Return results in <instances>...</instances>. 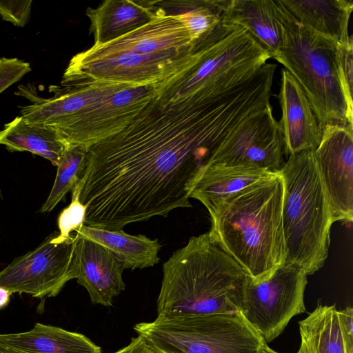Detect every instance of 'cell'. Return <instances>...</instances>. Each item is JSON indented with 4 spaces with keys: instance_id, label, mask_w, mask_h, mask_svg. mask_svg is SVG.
I'll return each mask as SVG.
<instances>
[{
    "instance_id": "836d02e7",
    "label": "cell",
    "mask_w": 353,
    "mask_h": 353,
    "mask_svg": "<svg viewBox=\"0 0 353 353\" xmlns=\"http://www.w3.org/2000/svg\"><path fill=\"white\" fill-rule=\"evenodd\" d=\"M260 353H279L271 349L268 344H265L261 349ZM298 353V352H296Z\"/></svg>"
},
{
    "instance_id": "4316f807",
    "label": "cell",
    "mask_w": 353,
    "mask_h": 353,
    "mask_svg": "<svg viewBox=\"0 0 353 353\" xmlns=\"http://www.w3.org/2000/svg\"><path fill=\"white\" fill-rule=\"evenodd\" d=\"M88 149L80 145L66 144L57 165L52 188L40 213L51 212L79 183L85 168Z\"/></svg>"
},
{
    "instance_id": "d6986e66",
    "label": "cell",
    "mask_w": 353,
    "mask_h": 353,
    "mask_svg": "<svg viewBox=\"0 0 353 353\" xmlns=\"http://www.w3.org/2000/svg\"><path fill=\"white\" fill-rule=\"evenodd\" d=\"M221 22L245 29L271 58L280 52L283 29L276 0H222Z\"/></svg>"
},
{
    "instance_id": "e575fe53",
    "label": "cell",
    "mask_w": 353,
    "mask_h": 353,
    "mask_svg": "<svg viewBox=\"0 0 353 353\" xmlns=\"http://www.w3.org/2000/svg\"><path fill=\"white\" fill-rule=\"evenodd\" d=\"M0 197H1V198H2V194H1V188H0Z\"/></svg>"
},
{
    "instance_id": "ba28073f",
    "label": "cell",
    "mask_w": 353,
    "mask_h": 353,
    "mask_svg": "<svg viewBox=\"0 0 353 353\" xmlns=\"http://www.w3.org/2000/svg\"><path fill=\"white\" fill-rule=\"evenodd\" d=\"M195 49L153 54L122 52L96 54L84 50L70 59L60 85L93 82L131 86L155 85L185 66L192 59Z\"/></svg>"
},
{
    "instance_id": "1f68e13d",
    "label": "cell",
    "mask_w": 353,
    "mask_h": 353,
    "mask_svg": "<svg viewBox=\"0 0 353 353\" xmlns=\"http://www.w3.org/2000/svg\"><path fill=\"white\" fill-rule=\"evenodd\" d=\"M114 353H161L147 342L143 337L138 336L132 338L130 343Z\"/></svg>"
},
{
    "instance_id": "7a4b0ae2",
    "label": "cell",
    "mask_w": 353,
    "mask_h": 353,
    "mask_svg": "<svg viewBox=\"0 0 353 353\" xmlns=\"http://www.w3.org/2000/svg\"><path fill=\"white\" fill-rule=\"evenodd\" d=\"M283 192L277 171L272 178L230 196L209 212L211 241L254 282L269 278L285 265Z\"/></svg>"
},
{
    "instance_id": "7c38bea8",
    "label": "cell",
    "mask_w": 353,
    "mask_h": 353,
    "mask_svg": "<svg viewBox=\"0 0 353 353\" xmlns=\"http://www.w3.org/2000/svg\"><path fill=\"white\" fill-rule=\"evenodd\" d=\"M286 154L280 123L271 104L242 122L218 148L210 163L279 170Z\"/></svg>"
},
{
    "instance_id": "ffe728a7",
    "label": "cell",
    "mask_w": 353,
    "mask_h": 353,
    "mask_svg": "<svg viewBox=\"0 0 353 353\" xmlns=\"http://www.w3.org/2000/svg\"><path fill=\"white\" fill-rule=\"evenodd\" d=\"M159 8L153 1L106 0L97 8H88L90 32L94 45L108 43L148 23Z\"/></svg>"
},
{
    "instance_id": "3957f363",
    "label": "cell",
    "mask_w": 353,
    "mask_h": 353,
    "mask_svg": "<svg viewBox=\"0 0 353 353\" xmlns=\"http://www.w3.org/2000/svg\"><path fill=\"white\" fill-rule=\"evenodd\" d=\"M247 276L208 232L192 236L163 265L158 315L237 312Z\"/></svg>"
},
{
    "instance_id": "603a6c76",
    "label": "cell",
    "mask_w": 353,
    "mask_h": 353,
    "mask_svg": "<svg viewBox=\"0 0 353 353\" xmlns=\"http://www.w3.org/2000/svg\"><path fill=\"white\" fill-rule=\"evenodd\" d=\"M303 26L336 43L346 42L351 35L348 26L353 2L347 0H280Z\"/></svg>"
},
{
    "instance_id": "2e32d148",
    "label": "cell",
    "mask_w": 353,
    "mask_h": 353,
    "mask_svg": "<svg viewBox=\"0 0 353 353\" xmlns=\"http://www.w3.org/2000/svg\"><path fill=\"white\" fill-rule=\"evenodd\" d=\"M158 8V14L148 23L108 43L94 44L86 50L96 54L118 52L153 54L194 50L198 41L192 39L182 21Z\"/></svg>"
},
{
    "instance_id": "4fadbf2b",
    "label": "cell",
    "mask_w": 353,
    "mask_h": 353,
    "mask_svg": "<svg viewBox=\"0 0 353 353\" xmlns=\"http://www.w3.org/2000/svg\"><path fill=\"white\" fill-rule=\"evenodd\" d=\"M334 221L353 220V129L327 125L314 151Z\"/></svg>"
},
{
    "instance_id": "7402d4cb",
    "label": "cell",
    "mask_w": 353,
    "mask_h": 353,
    "mask_svg": "<svg viewBox=\"0 0 353 353\" xmlns=\"http://www.w3.org/2000/svg\"><path fill=\"white\" fill-rule=\"evenodd\" d=\"M276 173L259 168L208 163L195 181L190 198L199 201L209 212L230 196Z\"/></svg>"
},
{
    "instance_id": "484cf974",
    "label": "cell",
    "mask_w": 353,
    "mask_h": 353,
    "mask_svg": "<svg viewBox=\"0 0 353 353\" xmlns=\"http://www.w3.org/2000/svg\"><path fill=\"white\" fill-rule=\"evenodd\" d=\"M154 4L165 14L177 17L196 41L207 37L221 21L222 0L154 1Z\"/></svg>"
},
{
    "instance_id": "5b68a950",
    "label": "cell",
    "mask_w": 353,
    "mask_h": 353,
    "mask_svg": "<svg viewBox=\"0 0 353 353\" xmlns=\"http://www.w3.org/2000/svg\"><path fill=\"white\" fill-rule=\"evenodd\" d=\"M243 28L221 23L197 42L192 60L155 84L166 99L219 96L251 78L270 59Z\"/></svg>"
},
{
    "instance_id": "6da1fadb",
    "label": "cell",
    "mask_w": 353,
    "mask_h": 353,
    "mask_svg": "<svg viewBox=\"0 0 353 353\" xmlns=\"http://www.w3.org/2000/svg\"><path fill=\"white\" fill-rule=\"evenodd\" d=\"M265 105L250 81L211 98L156 95L124 130L88 149L74 186L86 208L83 225L121 230L192 207L200 172L225 139Z\"/></svg>"
},
{
    "instance_id": "277c9868",
    "label": "cell",
    "mask_w": 353,
    "mask_h": 353,
    "mask_svg": "<svg viewBox=\"0 0 353 353\" xmlns=\"http://www.w3.org/2000/svg\"><path fill=\"white\" fill-rule=\"evenodd\" d=\"M278 172L284 186L285 265L296 266L311 275L325 263L334 223L314 151L290 155Z\"/></svg>"
},
{
    "instance_id": "d6a6232c",
    "label": "cell",
    "mask_w": 353,
    "mask_h": 353,
    "mask_svg": "<svg viewBox=\"0 0 353 353\" xmlns=\"http://www.w3.org/2000/svg\"><path fill=\"white\" fill-rule=\"evenodd\" d=\"M12 292L3 287H0V310L6 307L10 301Z\"/></svg>"
},
{
    "instance_id": "cb8c5ba5",
    "label": "cell",
    "mask_w": 353,
    "mask_h": 353,
    "mask_svg": "<svg viewBox=\"0 0 353 353\" xmlns=\"http://www.w3.org/2000/svg\"><path fill=\"white\" fill-rule=\"evenodd\" d=\"M110 250L123 264L125 269H143L159 261L161 244L157 239L145 235H132L121 230H110L83 225L75 231Z\"/></svg>"
},
{
    "instance_id": "52a82bcc",
    "label": "cell",
    "mask_w": 353,
    "mask_h": 353,
    "mask_svg": "<svg viewBox=\"0 0 353 353\" xmlns=\"http://www.w3.org/2000/svg\"><path fill=\"white\" fill-rule=\"evenodd\" d=\"M134 330L161 353H260L267 343L239 312L158 315Z\"/></svg>"
},
{
    "instance_id": "5bb4252c",
    "label": "cell",
    "mask_w": 353,
    "mask_h": 353,
    "mask_svg": "<svg viewBox=\"0 0 353 353\" xmlns=\"http://www.w3.org/2000/svg\"><path fill=\"white\" fill-rule=\"evenodd\" d=\"M131 86L125 84L93 82L81 85L61 86L52 85L49 92L52 96L44 98L39 95L32 83L19 85L14 94L23 97L30 104L20 106V116L27 122L50 128L57 121L79 110L101 101L119 90Z\"/></svg>"
},
{
    "instance_id": "8992f818",
    "label": "cell",
    "mask_w": 353,
    "mask_h": 353,
    "mask_svg": "<svg viewBox=\"0 0 353 353\" xmlns=\"http://www.w3.org/2000/svg\"><path fill=\"white\" fill-rule=\"evenodd\" d=\"M283 43L274 58L281 63L305 92L322 130L327 125L353 129V114L339 79L337 43L300 24L281 3Z\"/></svg>"
},
{
    "instance_id": "e0dca14e",
    "label": "cell",
    "mask_w": 353,
    "mask_h": 353,
    "mask_svg": "<svg viewBox=\"0 0 353 353\" xmlns=\"http://www.w3.org/2000/svg\"><path fill=\"white\" fill-rule=\"evenodd\" d=\"M279 99L282 111L281 126L286 154L314 151L323 130L303 89L285 68L282 70Z\"/></svg>"
},
{
    "instance_id": "8fae6325",
    "label": "cell",
    "mask_w": 353,
    "mask_h": 353,
    "mask_svg": "<svg viewBox=\"0 0 353 353\" xmlns=\"http://www.w3.org/2000/svg\"><path fill=\"white\" fill-rule=\"evenodd\" d=\"M53 233L35 249L15 258L0 271V287L12 293H26L39 298L57 296L74 279V239L60 244L50 242Z\"/></svg>"
},
{
    "instance_id": "f546056e",
    "label": "cell",
    "mask_w": 353,
    "mask_h": 353,
    "mask_svg": "<svg viewBox=\"0 0 353 353\" xmlns=\"http://www.w3.org/2000/svg\"><path fill=\"white\" fill-rule=\"evenodd\" d=\"M28 62L17 58H0V94L31 71Z\"/></svg>"
},
{
    "instance_id": "d4e9b609",
    "label": "cell",
    "mask_w": 353,
    "mask_h": 353,
    "mask_svg": "<svg viewBox=\"0 0 353 353\" xmlns=\"http://www.w3.org/2000/svg\"><path fill=\"white\" fill-rule=\"evenodd\" d=\"M0 145L10 152H30L57 166L66 143L54 130L28 123L19 116L0 130Z\"/></svg>"
},
{
    "instance_id": "4dcf8cb0",
    "label": "cell",
    "mask_w": 353,
    "mask_h": 353,
    "mask_svg": "<svg viewBox=\"0 0 353 353\" xmlns=\"http://www.w3.org/2000/svg\"><path fill=\"white\" fill-rule=\"evenodd\" d=\"M32 1H0V16L15 26L24 27L29 21Z\"/></svg>"
},
{
    "instance_id": "f1b7e54d",
    "label": "cell",
    "mask_w": 353,
    "mask_h": 353,
    "mask_svg": "<svg viewBox=\"0 0 353 353\" xmlns=\"http://www.w3.org/2000/svg\"><path fill=\"white\" fill-rule=\"evenodd\" d=\"M336 61L339 79L347 105L348 110L353 114V38L350 36L346 42L337 43Z\"/></svg>"
},
{
    "instance_id": "ac0fdd59",
    "label": "cell",
    "mask_w": 353,
    "mask_h": 353,
    "mask_svg": "<svg viewBox=\"0 0 353 353\" xmlns=\"http://www.w3.org/2000/svg\"><path fill=\"white\" fill-rule=\"evenodd\" d=\"M299 325L301 345L298 353H353L352 307L338 310L335 305L318 303Z\"/></svg>"
},
{
    "instance_id": "83f0119b",
    "label": "cell",
    "mask_w": 353,
    "mask_h": 353,
    "mask_svg": "<svg viewBox=\"0 0 353 353\" xmlns=\"http://www.w3.org/2000/svg\"><path fill=\"white\" fill-rule=\"evenodd\" d=\"M70 205L64 208L58 216L57 224L59 231L53 232L50 242L60 244L74 239L72 232L79 229L84 223L85 206L79 200V192L73 188Z\"/></svg>"
},
{
    "instance_id": "30bf717a",
    "label": "cell",
    "mask_w": 353,
    "mask_h": 353,
    "mask_svg": "<svg viewBox=\"0 0 353 353\" xmlns=\"http://www.w3.org/2000/svg\"><path fill=\"white\" fill-rule=\"evenodd\" d=\"M155 96V85L128 86L48 128L66 144L89 148L124 130Z\"/></svg>"
},
{
    "instance_id": "9c48e42d",
    "label": "cell",
    "mask_w": 353,
    "mask_h": 353,
    "mask_svg": "<svg viewBox=\"0 0 353 353\" xmlns=\"http://www.w3.org/2000/svg\"><path fill=\"white\" fill-rule=\"evenodd\" d=\"M307 275L299 268L283 265L269 278L244 281L239 312L265 341H272L290 321L305 312L304 293Z\"/></svg>"
},
{
    "instance_id": "9a60e30c",
    "label": "cell",
    "mask_w": 353,
    "mask_h": 353,
    "mask_svg": "<svg viewBox=\"0 0 353 353\" xmlns=\"http://www.w3.org/2000/svg\"><path fill=\"white\" fill-rule=\"evenodd\" d=\"M74 236V279L87 290L92 303L112 305L125 288L123 263L103 245L77 234Z\"/></svg>"
},
{
    "instance_id": "44dd1931",
    "label": "cell",
    "mask_w": 353,
    "mask_h": 353,
    "mask_svg": "<svg viewBox=\"0 0 353 353\" xmlns=\"http://www.w3.org/2000/svg\"><path fill=\"white\" fill-rule=\"evenodd\" d=\"M0 353H102L83 334L36 323L28 331L0 334Z\"/></svg>"
}]
</instances>
